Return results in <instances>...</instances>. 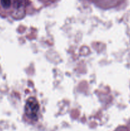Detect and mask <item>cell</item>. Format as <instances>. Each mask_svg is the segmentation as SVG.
Instances as JSON below:
<instances>
[{"mask_svg": "<svg viewBox=\"0 0 130 131\" xmlns=\"http://www.w3.org/2000/svg\"><path fill=\"white\" fill-rule=\"evenodd\" d=\"M39 111V105L34 99H29L25 105V112L28 116L33 119H36L37 113Z\"/></svg>", "mask_w": 130, "mask_h": 131, "instance_id": "obj_1", "label": "cell"}, {"mask_svg": "<svg viewBox=\"0 0 130 131\" xmlns=\"http://www.w3.org/2000/svg\"><path fill=\"white\" fill-rule=\"evenodd\" d=\"M1 3L4 8H8L11 5V0H1Z\"/></svg>", "mask_w": 130, "mask_h": 131, "instance_id": "obj_2", "label": "cell"}]
</instances>
